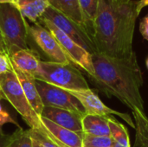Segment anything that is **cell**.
I'll use <instances>...</instances> for the list:
<instances>
[{
  "mask_svg": "<svg viewBox=\"0 0 148 147\" xmlns=\"http://www.w3.org/2000/svg\"><path fill=\"white\" fill-rule=\"evenodd\" d=\"M136 7L134 0L121 4L99 0L91 32L96 53L116 58H127L134 53L133 39L139 16Z\"/></svg>",
  "mask_w": 148,
  "mask_h": 147,
  "instance_id": "6da1fadb",
  "label": "cell"
},
{
  "mask_svg": "<svg viewBox=\"0 0 148 147\" xmlns=\"http://www.w3.org/2000/svg\"><path fill=\"white\" fill-rule=\"evenodd\" d=\"M94 74L90 76L96 87L108 97H115L128 108L145 113L140 94L143 77L135 52L127 58L92 54Z\"/></svg>",
  "mask_w": 148,
  "mask_h": 147,
  "instance_id": "7a4b0ae2",
  "label": "cell"
},
{
  "mask_svg": "<svg viewBox=\"0 0 148 147\" xmlns=\"http://www.w3.org/2000/svg\"><path fill=\"white\" fill-rule=\"evenodd\" d=\"M29 26L15 5L0 4V32L9 56L18 50L29 49Z\"/></svg>",
  "mask_w": 148,
  "mask_h": 147,
  "instance_id": "3957f363",
  "label": "cell"
},
{
  "mask_svg": "<svg viewBox=\"0 0 148 147\" xmlns=\"http://www.w3.org/2000/svg\"><path fill=\"white\" fill-rule=\"evenodd\" d=\"M35 79L68 91H80L89 88L86 79L72 62L60 63L41 61Z\"/></svg>",
  "mask_w": 148,
  "mask_h": 147,
  "instance_id": "277c9868",
  "label": "cell"
},
{
  "mask_svg": "<svg viewBox=\"0 0 148 147\" xmlns=\"http://www.w3.org/2000/svg\"><path fill=\"white\" fill-rule=\"evenodd\" d=\"M0 89L4 99L11 104L31 129H39L42 126L40 116L36 113L26 99L13 68L12 71L0 75Z\"/></svg>",
  "mask_w": 148,
  "mask_h": 147,
  "instance_id": "5b68a950",
  "label": "cell"
},
{
  "mask_svg": "<svg viewBox=\"0 0 148 147\" xmlns=\"http://www.w3.org/2000/svg\"><path fill=\"white\" fill-rule=\"evenodd\" d=\"M35 83L43 107L65 109L82 116L86 114L81 102L68 90L37 79H35Z\"/></svg>",
  "mask_w": 148,
  "mask_h": 147,
  "instance_id": "8992f818",
  "label": "cell"
},
{
  "mask_svg": "<svg viewBox=\"0 0 148 147\" xmlns=\"http://www.w3.org/2000/svg\"><path fill=\"white\" fill-rule=\"evenodd\" d=\"M38 23H40L52 33L60 44L62 49L72 63L85 70L89 76L93 75L94 67L92 63V55L89 52L78 45L49 21L41 17Z\"/></svg>",
  "mask_w": 148,
  "mask_h": 147,
  "instance_id": "52a82bcc",
  "label": "cell"
},
{
  "mask_svg": "<svg viewBox=\"0 0 148 147\" xmlns=\"http://www.w3.org/2000/svg\"><path fill=\"white\" fill-rule=\"evenodd\" d=\"M42 17L52 23L56 27L61 29L65 35L91 55L96 53L95 47L85 29L66 16L64 14L49 6Z\"/></svg>",
  "mask_w": 148,
  "mask_h": 147,
  "instance_id": "ba28073f",
  "label": "cell"
},
{
  "mask_svg": "<svg viewBox=\"0 0 148 147\" xmlns=\"http://www.w3.org/2000/svg\"><path fill=\"white\" fill-rule=\"evenodd\" d=\"M29 35L50 62L60 63L71 62L52 33L40 23L37 22L29 26Z\"/></svg>",
  "mask_w": 148,
  "mask_h": 147,
  "instance_id": "9c48e42d",
  "label": "cell"
},
{
  "mask_svg": "<svg viewBox=\"0 0 148 147\" xmlns=\"http://www.w3.org/2000/svg\"><path fill=\"white\" fill-rule=\"evenodd\" d=\"M69 92L81 102L83 108L85 109L86 114H94L106 117L110 115H117L122 120H124L131 127L134 129V122L127 113H122L107 107L93 89L88 88L86 90Z\"/></svg>",
  "mask_w": 148,
  "mask_h": 147,
  "instance_id": "30bf717a",
  "label": "cell"
},
{
  "mask_svg": "<svg viewBox=\"0 0 148 147\" xmlns=\"http://www.w3.org/2000/svg\"><path fill=\"white\" fill-rule=\"evenodd\" d=\"M42 117L48 119L53 123L78 133H83L82 118L83 116L61 108L44 107L41 114Z\"/></svg>",
  "mask_w": 148,
  "mask_h": 147,
  "instance_id": "8fae6325",
  "label": "cell"
},
{
  "mask_svg": "<svg viewBox=\"0 0 148 147\" xmlns=\"http://www.w3.org/2000/svg\"><path fill=\"white\" fill-rule=\"evenodd\" d=\"M40 120L50 136L61 147H83V133L63 128L40 116Z\"/></svg>",
  "mask_w": 148,
  "mask_h": 147,
  "instance_id": "7c38bea8",
  "label": "cell"
},
{
  "mask_svg": "<svg viewBox=\"0 0 148 147\" xmlns=\"http://www.w3.org/2000/svg\"><path fill=\"white\" fill-rule=\"evenodd\" d=\"M12 68L18 79V81L23 88V91L29 105L31 106L33 110L36 112V113L37 115L41 116L44 107L41 101L37 88L36 87L35 78L32 75L16 68L13 65H12Z\"/></svg>",
  "mask_w": 148,
  "mask_h": 147,
  "instance_id": "4fadbf2b",
  "label": "cell"
},
{
  "mask_svg": "<svg viewBox=\"0 0 148 147\" xmlns=\"http://www.w3.org/2000/svg\"><path fill=\"white\" fill-rule=\"evenodd\" d=\"M10 58L12 65L16 68L32 75L35 78L38 72L41 62L40 57L36 51L30 49H21L12 54Z\"/></svg>",
  "mask_w": 148,
  "mask_h": 147,
  "instance_id": "5bb4252c",
  "label": "cell"
},
{
  "mask_svg": "<svg viewBox=\"0 0 148 147\" xmlns=\"http://www.w3.org/2000/svg\"><path fill=\"white\" fill-rule=\"evenodd\" d=\"M14 5L24 18L35 23L49 7V0H16Z\"/></svg>",
  "mask_w": 148,
  "mask_h": 147,
  "instance_id": "9a60e30c",
  "label": "cell"
},
{
  "mask_svg": "<svg viewBox=\"0 0 148 147\" xmlns=\"http://www.w3.org/2000/svg\"><path fill=\"white\" fill-rule=\"evenodd\" d=\"M108 117L109 116L106 117L94 114H85L82 118L83 133L92 136L111 137Z\"/></svg>",
  "mask_w": 148,
  "mask_h": 147,
  "instance_id": "2e32d148",
  "label": "cell"
},
{
  "mask_svg": "<svg viewBox=\"0 0 148 147\" xmlns=\"http://www.w3.org/2000/svg\"><path fill=\"white\" fill-rule=\"evenodd\" d=\"M49 6L84 28L78 0H49Z\"/></svg>",
  "mask_w": 148,
  "mask_h": 147,
  "instance_id": "e0dca14e",
  "label": "cell"
},
{
  "mask_svg": "<svg viewBox=\"0 0 148 147\" xmlns=\"http://www.w3.org/2000/svg\"><path fill=\"white\" fill-rule=\"evenodd\" d=\"M134 119L135 142L134 147H148V118L140 111L133 112Z\"/></svg>",
  "mask_w": 148,
  "mask_h": 147,
  "instance_id": "ac0fdd59",
  "label": "cell"
},
{
  "mask_svg": "<svg viewBox=\"0 0 148 147\" xmlns=\"http://www.w3.org/2000/svg\"><path fill=\"white\" fill-rule=\"evenodd\" d=\"M78 3L82 16L84 29L91 38L93 24L98 10L99 0H78Z\"/></svg>",
  "mask_w": 148,
  "mask_h": 147,
  "instance_id": "d6986e66",
  "label": "cell"
},
{
  "mask_svg": "<svg viewBox=\"0 0 148 147\" xmlns=\"http://www.w3.org/2000/svg\"><path fill=\"white\" fill-rule=\"evenodd\" d=\"M108 122H109V128H110V134H111L110 136L113 139V140L124 146L131 147L129 135L126 127L119 121H117L115 119L110 116L108 117Z\"/></svg>",
  "mask_w": 148,
  "mask_h": 147,
  "instance_id": "ffe728a7",
  "label": "cell"
},
{
  "mask_svg": "<svg viewBox=\"0 0 148 147\" xmlns=\"http://www.w3.org/2000/svg\"><path fill=\"white\" fill-rule=\"evenodd\" d=\"M30 136L42 147H61L42 126L39 129H29Z\"/></svg>",
  "mask_w": 148,
  "mask_h": 147,
  "instance_id": "44dd1931",
  "label": "cell"
},
{
  "mask_svg": "<svg viewBox=\"0 0 148 147\" xmlns=\"http://www.w3.org/2000/svg\"><path fill=\"white\" fill-rule=\"evenodd\" d=\"M114 140L108 136H92L83 133V146L112 147Z\"/></svg>",
  "mask_w": 148,
  "mask_h": 147,
  "instance_id": "7402d4cb",
  "label": "cell"
},
{
  "mask_svg": "<svg viewBox=\"0 0 148 147\" xmlns=\"http://www.w3.org/2000/svg\"><path fill=\"white\" fill-rule=\"evenodd\" d=\"M15 138L10 147H33L32 138L29 130L18 128L14 133Z\"/></svg>",
  "mask_w": 148,
  "mask_h": 147,
  "instance_id": "603a6c76",
  "label": "cell"
},
{
  "mask_svg": "<svg viewBox=\"0 0 148 147\" xmlns=\"http://www.w3.org/2000/svg\"><path fill=\"white\" fill-rule=\"evenodd\" d=\"M1 100L2 98L0 97V133H3V126L6 123H11V124H15L18 128H21L19 126V125L17 124V122L13 120L11 118V116L9 114V113L7 111H5L1 104Z\"/></svg>",
  "mask_w": 148,
  "mask_h": 147,
  "instance_id": "cb8c5ba5",
  "label": "cell"
},
{
  "mask_svg": "<svg viewBox=\"0 0 148 147\" xmlns=\"http://www.w3.org/2000/svg\"><path fill=\"white\" fill-rule=\"evenodd\" d=\"M12 71V63L7 54H0V75Z\"/></svg>",
  "mask_w": 148,
  "mask_h": 147,
  "instance_id": "d4e9b609",
  "label": "cell"
},
{
  "mask_svg": "<svg viewBox=\"0 0 148 147\" xmlns=\"http://www.w3.org/2000/svg\"><path fill=\"white\" fill-rule=\"evenodd\" d=\"M14 133L8 135L4 134L3 133H0V147H10L12 141L14 140Z\"/></svg>",
  "mask_w": 148,
  "mask_h": 147,
  "instance_id": "484cf974",
  "label": "cell"
},
{
  "mask_svg": "<svg viewBox=\"0 0 148 147\" xmlns=\"http://www.w3.org/2000/svg\"><path fill=\"white\" fill-rule=\"evenodd\" d=\"M140 32L144 39L148 41V14H147L140 23Z\"/></svg>",
  "mask_w": 148,
  "mask_h": 147,
  "instance_id": "4316f807",
  "label": "cell"
},
{
  "mask_svg": "<svg viewBox=\"0 0 148 147\" xmlns=\"http://www.w3.org/2000/svg\"><path fill=\"white\" fill-rule=\"evenodd\" d=\"M148 6V0H138L137 1V7H136V11L138 15H140V11Z\"/></svg>",
  "mask_w": 148,
  "mask_h": 147,
  "instance_id": "83f0119b",
  "label": "cell"
},
{
  "mask_svg": "<svg viewBox=\"0 0 148 147\" xmlns=\"http://www.w3.org/2000/svg\"><path fill=\"white\" fill-rule=\"evenodd\" d=\"M132 0H114L112 4H121V3H128Z\"/></svg>",
  "mask_w": 148,
  "mask_h": 147,
  "instance_id": "f1b7e54d",
  "label": "cell"
},
{
  "mask_svg": "<svg viewBox=\"0 0 148 147\" xmlns=\"http://www.w3.org/2000/svg\"><path fill=\"white\" fill-rule=\"evenodd\" d=\"M16 0H0V4L3 3H10V4H15Z\"/></svg>",
  "mask_w": 148,
  "mask_h": 147,
  "instance_id": "f546056e",
  "label": "cell"
},
{
  "mask_svg": "<svg viewBox=\"0 0 148 147\" xmlns=\"http://www.w3.org/2000/svg\"><path fill=\"white\" fill-rule=\"evenodd\" d=\"M0 47L5 49V47H4V44H3V37H2V35H1V32H0Z\"/></svg>",
  "mask_w": 148,
  "mask_h": 147,
  "instance_id": "4dcf8cb0",
  "label": "cell"
},
{
  "mask_svg": "<svg viewBox=\"0 0 148 147\" xmlns=\"http://www.w3.org/2000/svg\"><path fill=\"white\" fill-rule=\"evenodd\" d=\"M112 147H126V146H122V145H121V144H119V143H117V142L114 141Z\"/></svg>",
  "mask_w": 148,
  "mask_h": 147,
  "instance_id": "1f68e13d",
  "label": "cell"
},
{
  "mask_svg": "<svg viewBox=\"0 0 148 147\" xmlns=\"http://www.w3.org/2000/svg\"><path fill=\"white\" fill-rule=\"evenodd\" d=\"M32 143H33V147H42L35 139H32Z\"/></svg>",
  "mask_w": 148,
  "mask_h": 147,
  "instance_id": "d6a6232c",
  "label": "cell"
},
{
  "mask_svg": "<svg viewBox=\"0 0 148 147\" xmlns=\"http://www.w3.org/2000/svg\"><path fill=\"white\" fill-rule=\"evenodd\" d=\"M0 54H7V52H6V50H5L4 49H3V48L0 47ZM7 55H8V54H7Z\"/></svg>",
  "mask_w": 148,
  "mask_h": 147,
  "instance_id": "836d02e7",
  "label": "cell"
},
{
  "mask_svg": "<svg viewBox=\"0 0 148 147\" xmlns=\"http://www.w3.org/2000/svg\"><path fill=\"white\" fill-rule=\"evenodd\" d=\"M0 97H1L2 99H4V96H3V93H2V91H1V89H0Z\"/></svg>",
  "mask_w": 148,
  "mask_h": 147,
  "instance_id": "e575fe53",
  "label": "cell"
},
{
  "mask_svg": "<svg viewBox=\"0 0 148 147\" xmlns=\"http://www.w3.org/2000/svg\"><path fill=\"white\" fill-rule=\"evenodd\" d=\"M146 66H147V68L148 69V57L147 58V60H146Z\"/></svg>",
  "mask_w": 148,
  "mask_h": 147,
  "instance_id": "d590c367",
  "label": "cell"
},
{
  "mask_svg": "<svg viewBox=\"0 0 148 147\" xmlns=\"http://www.w3.org/2000/svg\"><path fill=\"white\" fill-rule=\"evenodd\" d=\"M108 2H109V3H113V1H114V0H108Z\"/></svg>",
  "mask_w": 148,
  "mask_h": 147,
  "instance_id": "8d00e7d4",
  "label": "cell"
},
{
  "mask_svg": "<svg viewBox=\"0 0 148 147\" xmlns=\"http://www.w3.org/2000/svg\"><path fill=\"white\" fill-rule=\"evenodd\" d=\"M83 147H85V146H83Z\"/></svg>",
  "mask_w": 148,
  "mask_h": 147,
  "instance_id": "74e56055",
  "label": "cell"
}]
</instances>
